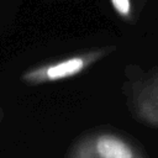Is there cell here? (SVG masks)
<instances>
[{
    "label": "cell",
    "mask_w": 158,
    "mask_h": 158,
    "mask_svg": "<svg viewBox=\"0 0 158 158\" xmlns=\"http://www.w3.org/2000/svg\"><path fill=\"white\" fill-rule=\"evenodd\" d=\"M110 4L116 15L126 22H131L133 19L132 0H110Z\"/></svg>",
    "instance_id": "obj_4"
},
{
    "label": "cell",
    "mask_w": 158,
    "mask_h": 158,
    "mask_svg": "<svg viewBox=\"0 0 158 158\" xmlns=\"http://www.w3.org/2000/svg\"><path fill=\"white\" fill-rule=\"evenodd\" d=\"M126 94L136 120L158 128V67L135 77L128 83Z\"/></svg>",
    "instance_id": "obj_3"
},
{
    "label": "cell",
    "mask_w": 158,
    "mask_h": 158,
    "mask_svg": "<svg viewBox=\"0 0 158 158\" xmlns=\"http://www.w3.org/2000/svg\"><path fill=\"white\" fill-rule=\"evenodd\" d=\"M68 158H146L128 138L111 131H95L78 138Z\"/></svg>",
    "instance_id": "obj_2"
},
{
    "label": "cell",
    "mask_w": 158,
    "mask_h": 158,
    "mask_svg": "<svg viewBox=\"0 0 158 158\" xmlns=\"http://www.w3.org/2000/svg\"><path fill=\"white\" fill-rule=\"evenodd\" d=\"M115 49L116 46H105L83 51L56 62L32 68L23 75V79L31 84H42L73 78L88 70L91 65L111 54Z\"/></svg>",
    "instance_id": "obj_1"
}]
</instances>
